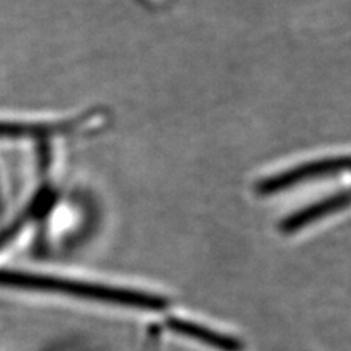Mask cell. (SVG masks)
<instances>
[{"label": "cell", "instance_id": "6da1fadb", "mask_svg": "<svg viewBox=\"0 0 351 351\" xmlns=\"http://www.w3.org/2000/svg\"><path fill=\"white\" fill-rule=\"evenodd\" d=\"M0 280H3L5 282L9 284L19 285V287L50 291L62 295H68V298L73 299L125 306L132 307V309L161 311L166 307V299L158 298V295L148 294L139 290L117 287V285L91 282L85 280L50 276H32V274H3V276H0Z\"/></svg>", "mask_w": 351, "mask_h": 351}, {"label": "cell", "instance_id": "7a4b0ae2", "mask_svg": "<svg viewBox=\"0 0 351 351\" xmlns=\"http://www.w3.org/2000/svg\"><path fill=\"white\" fill-rule=\"evenodd\" d=\"M347 158L339 157H324L294 166L287 170H282L271 178L263 179L258 183L256 191L261 195H274L291 189L293 186L300 184L303 182H311L315 179L326 178L329 174H337L339 170H347Z\"/></svg>", "mask_w": 351, "mask_h": 351}, {"label": "cell", "instance_id": "3957f363", "mask_svg": "<svg viewBox=\"0 0 351 351\" xmlns=\"http://www.w3.org/2000/svg\"><path fill=\"white\" fill-rule=\"evenodd\" d=\"M169 328L174 334L180 337H186L193 339L196 343H201L202 346L211 347L218 351H240L241 346L237 341L236 337L227 335L224 332H219L211 326L204 325L201 322L191 321V319H173L169 324Z\"/></svg>", "mask_w": 351, "mask_h": 351}, {"label": "cell", "instance_id": "277c9868", "mask_svg": "<svg viewBox=\"0 0 351 351\" xmlns=\"http://www.w3.org/2000/svg\"><path fill=\"white\" fill-rule=\"evenodd\" d=\"M341 204H347V195H334L331 197H326L324 201L315 202L304 208V210H300L299 213L291 214L290 217L285 218L282 221L281 230L287 234L302 232L303 228L311 227L316 221H321V219L335 214L339 208H341Z\"/></svg>", "mask_w": 351, "mask_h": 351}]
</instances>
